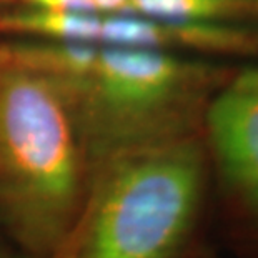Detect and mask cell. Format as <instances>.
I'll use <instances>...</instances> for the list:
<instances>
[{
	"label": "cell",
	"instance_id": "6da1fadb",
	"mask_svg": "<svg viewBox=\"0 0 258 258\" xmlns=\"http://www.w3.org/2000/svg\"><path fill=\"white\" fill-rule=\"evenodd\" d=\"M90 160L74 93L50 74L0 62V225L52 258L84 205Z\"/></svg>",
	"mask_w": 258,
	"mask_h": 258
},
{
	"label": "cell",
	"instance_id": "7a4b0ae2",
	"mask_svg": "<svg viewBox=\"0 0 258 258\" xmlns=\"http://www.w3.org/2000/svg\"><path fill=\"white\" fill-rule=\"evenodd\" d=\"M210 180L202 132L115 153L52 258H191Z\"/></svg>",
	"mask_w": 258,
	"mask_h": 258
},
{
	"label": "cell",
	"instance_id": "3957f363",
	"mask_svg": "<svg viewBox=\"0 0 258 258\" xmlns=\"http://www.w3.org/2000/svg\"><path fill=\"white\" fill-rule=\"evenodd\" d=\"M233 70L157 48L98 45L72 90L93 167L128 148L202 132L205 108Z\"/></svg>",
	"mask_w": 258,
	"mask_h": 258
},
{
	"label": "cell",
	"instance_id": "277c9868",
	"mask_svg": "<svg viewBox=\"0 0 258 258\" xmlns=\"http://www.w3.org/2000/svg\"><path fill=\"white\" fill-rule=\"evenodd\" d=\"M233 258H258V65L233 70L202 120Z\"/></svg>",
	"mask_w": 258,
	"mask_h": 258
},
{
	"label": "cell",
	"instance_id": "5b68a950",
	"mask_svg": "<svg viewBox=\"0 0 258 258\" xmlns=\"http://www.w3.org/2000/svg\"><path fill=\"white\" fill-rule=\"evenodd\" d=\"M125 14L162 20L258 25V0H127Z\"/></svg>",
	"mask_w": 258,
	"mask_h": 258
},
{
	"label": "cell",
	"instance_id": "8992f818",
	"mask_svg": "<svg viewBox=\"0 0 258 258\" xmlns=\"http://www.w3.org/2000/svg\"><path fill=\"white\" fill-rule=\"evenodd\" d=\"M25 7L53 10V12L98 14L93 0H22Z\"/></svg>",
	"mask_w": 258,
	"mask_h": 258
},
{
	"label": "cell",
	"instance_id": "52a82bcc",
	"mask_svg": "<svg viewBox=\"0 0 258 258\" xmlns=\"http://www.w3.org/2000/svg\"><path fill=\"white\" fill-rule=\"evenodd\" d=\"M191 258H222V256L218 255L217 251L212 248V246L205 245L203 248H200L199 251H197V253L191 256Z\"/></svg>",
	"mask_w": 258,
	"mask_h": 258
},
{
	"label": "cell",
	"instance_id": "ba28073f",
	"mask_svg": "<svg viewBox=\"0 0 258 258\" xmlns=\"http://www.w3.org/2000/svg\"><path fill=\"white\" fill-rule=\"evenodd\" d=\"M0 258H42V256H35V255H30V253H25V251H9L5 253L4 256Z\"/></svg>",
	"mask_w": 258,
	"mask_h": 258
},
{
	"label": "cell",
	"instance_id": "9c48e42d",
	"mask_svg": "<svg viewBox=\"0 0 258 258\" xmlns=\"http://www.w3.org/2000/svg\"><path fill=\"white\" fill-rule=\"evenodd\" d=\"M9 251H10V250H7L2 243H0V256H4L5 253H9Z\"/></svg>",
	"mask_w": 258,
	"mask_h": 258
}]
</instances>
